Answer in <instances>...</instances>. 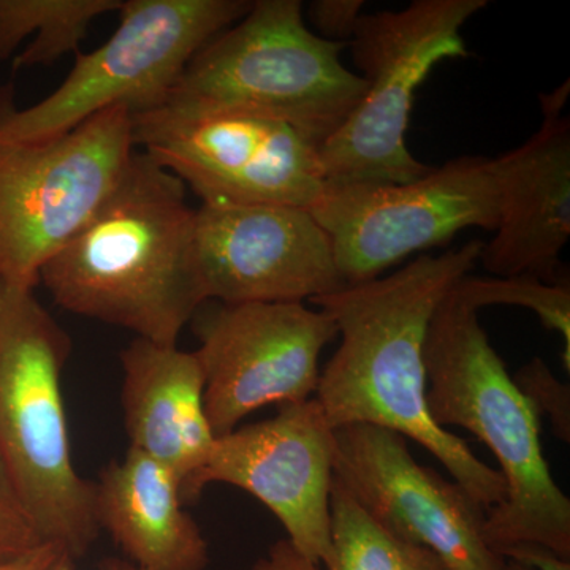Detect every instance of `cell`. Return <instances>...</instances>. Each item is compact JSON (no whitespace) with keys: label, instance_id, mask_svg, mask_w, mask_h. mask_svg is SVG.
<instances>
[{"label":"cell","instance_id":"6da1fadb","mask_svg":"<svg viewBox=\"0 0 570 570\" xmlns=\"http://www.w3.org/2000/svg\"><path fill=\"white\" fill-rule=\"evenodd\" d=\"M483 242L420 255L389 276L348 284L313 305L335 321L341 344L321 371L316 400L333 430L387 428L419 442L483 509L504 504L508 487L456 434L431 419L425 343L434 311L479 264Z\"/></svg>","mask_w":570,"mask_h":570},{"label":"cell","instance_id":"7a4b0ae2","mask_svg":"<svg viewBox=\"0 0 570 570\" xmlns=\"http://www.w3.org/2000/svg\"><path fill=\"white\" fill-rule=\"evenodd\" d=\"M195 213L186 186L137 149L99 208L41 268L39 284L71 314L178 344L205 305Z\"/></svg>","mask_w":570,"mask_h":570},{"label":"cell","instance_id":"3957f363","mask_svg":"<svg viewBox=\"0 0 570 570\" xmlns=\"http://www.w3.org/2000/svg\"><path fill=\"white\" fill-rule=\"evenodd\" d=\"M460 281L428 328V411L442 430L460 426L474 434L498 460L508 499L487 512L483 538L490 549L538 543L570 560V499L543 455L542 417L491 346L480 309Z\"/></svg>","mask_w":570,"mask_h":570},{"label":"cell","instance_id":"277c9868","mask_svg":"<svg viewBox=\"0 0 570 570\" xmlns=\"http://www.w3.org/2000/svg\"><path fill=\"white\" fill-rule=\"evenodd\" d=\"M70 341L33 288L0 281V461L43 542L82 557L100 534L96 487L71 456L62 371Z\"/></svg>","mask_w":570,"mask_h":570},{"label":"cell","instance_id":"5b68a950","mask_svg":"<svg viewBox=\"0 0 570 570\" xmlns=\"http://www.w3.org/2000/svg\"><path fill=\"white\" fill-rule=\"evenodd\" d=\"M344 48L311 31L299 0H257L194 56L165 102L266 116L321 149L366 91Z\"/></svg>","mask_w":570,"mask_h":570},{"label":"cell","instance_id":"8992f818","mask_svg":"<svg viewBox=\"0 0 570 570\" xmlns=\"http://www.w3.org/2000/svg\"><path fill=\"white\" fill-rule=\"evenodd\" d=\"M489 0H414L363 14L348 41L365 96L318 149L325 186L406 184L431 167L409 151L415 92L439 62L468 58L463 26Z\"/></svg>","mask_w":570,"mask_h":570},{"label":"cell","instance_id":"52a82bcc","mask_svg":"<svg viewBox=\"0 0 570 570\" xmlns=\"http://www.w3.org/2000/svg\"><path fill=\"white\" fill-rule=\"evenodd\" d=\"M250 7V0H122L110 39L78 52L50 96L18 110L11 94L0 92V138L48 140L118 105L132 115L160 107L194 56Z\"/></svg>","mask_w":570,"mask_h":570},{"label":"cell","instance_id":"ba28073f","mask_svg":"<svg viewBox=\"0 0 570 570\" xmlns=\"http://www.w3.org/2000/svg\"><path fill=\"white\" fill-rule=\"evenodd\" d=\"M135 151L132 112L122 105L48 140L0 138V281L36 288Z\"/></svg>","mask_w":570,"mask_h":570},{"label":"cell","instance_id":"9c48e42d","mask_svg":"<svg viewBox=\"0 0 570 570\" xmlns=\"http://www.w3.org/2000/svg\"><path fill=\"white\" fill-rule=\"evenodd\" d=\"M138 151L189 186L202 205L313 209L325 190L321 154L288 124L254 112L165 102L134 112Z\"/></svg>","mask_w":570,"mask_h":570},{"label":"cell","instance_id":"30bf717a","mask_svg":"<svg viewBox=\"0 0 570 570\" xmlns=\"http://www.w3.org/2000/svg\"><path fill=\"white\" fill-rule=\"evenodd\" d=\"M499 204L498 157L460 156L412 183L325 186L311 213L348 285L376 279L464 228L494 232Z\"/></svg>","mask_w":570,"mask_h":570},{"label":"cell","instance_id":"8fae6325","mask_svg":"<svg viewBox=\"0 0 570 570\" xmlns=\"http://www.w3.org/2000/svg\"><path fill=\"white\" fill-rule=\"evenodd\" d=\"M193 324L216 439L258 409L314 397L322 351L337 336L335 321L305 303L208 302Z\"/></svg>","mask_w":570,"mask_h":570},{"label":"cell","instance_id":"7c38bea8","mask_svg":"<svg viewBox=\"0 0 570 570\" xmlns=\"http://www.w3.org/2000/svg\"><path fill=\"white\" fill-rule=\"evenodd\" d=\"M335 430L316 397L277 407L275 417L217 438L187 502L213 483L246 491L283 524L296 551L328 569Z\"/></svg>","mask_w":570,"mask_h":570},{"label":"cell","instance_id":"4fadbf2b","mask_svg":"<svg viewBox=\"0 0 570 570\" xmlns=\"http://www.w3.org/2000/svg\"><path fill=\"white\" fill-rule=\"evenodd\" d=\"M335 480L397 539L438 554L450 570H508L483 538L487 512L455 480L412 456L407 439L374 425L335 430Z\"/></svg>","mask_w":570,"mask_h":570},{"label":"cell","instance_id":"5bb4252c","mask_svg":"<svg viewBox=\"0 0 570 570\" xmlns=\"http://www.w3.org/2000/svg\"><path fill=\"white\" fill-rule=\"evenodd\" d=\"M195 264L205 303H305L346 287L309 209L200 205Z\"/></svg>","mask_w":570,"mask_h":570},{"label":"cell","instance_id":"9a60e30c","mask_svg":"<svg viewBox=\"0 0 570 570\" xmlns=\"http://www.w3.org/2000/svg\"><path fill=\"white\" fill-rule=\"evenodd\" d=\"M569 81L540 94L542 122L523 145L498 156L499 204L494 236L479 264L494 277L530 276L570 284L561 253L570 238Z\"/></svg>","mask_w":570,"mask_h":570},{"label":"cell","instance_id":"2e32d148","mask_svg":"<svg viewBox=\"0 0 570 570\" xmlns=\"http://www.w3.org/2000/svg\"><path fill=\"white\" fill-rule=\"evenodd\" d=\"M122 409L129 449L164 464L181 482L187 504L212 455L205 379L195 352L135 337L121 355Z\"/></svg>","mask_w":570,"mask_h":570},{"label":"cell","instance_id":"e0dca14e","mask_svg":"<svg viewBox=\"0 0 570 570\" xmlns=\"http://www.w3.org/2000/svg\"><path fill=\"white\" fill-rule=\"evenodd\" d=\"M96 487V519L142 570H205L208 542L184 505L170 469L137 450L104 469Z\"/></svg>","mask_w":570,"mask_h":570},{"label":"cell","instance_id":"ac0fdd59","mask_svg":"<svg viewBox=\"0 0 570 570\" xmlns=\"http://www.w3.org/2000/svg\"><path fill=\"white\" fill-rule=\"evenodd\" d=\"M121 6L122 0H0V62L28 37L31 43L14 56L17 70L77 56L92 22Z\"/></svg>","mask_w":570,"mask_h":570},{"label":"cell","instance_id":"d6986e66","mask_svg":"<svg viewBox=\"0 0 570 570\" xmlns=\"http://www.w3.org/2000/svg\"><path fill=\"white\" fill-rule=\"evenodd\" d=\"M330 512L333 561L326 570H450L433 551L384 530L336 480Z\"/></svg>","mask_w":570,"mask_h":570},{"label":"cell","instance_id":"ffe728a7","mask_svg":"<svg viewBox=\"0 0 570 570\" xmlns=\"http://www.w3.org/2000/svg\"><path fill=\"white\" fill-rule=\"evenodd\" d=\"M461 291L479 309L504 305L527 307L540 322L564 341L562 365L570 367V284H547L530 276L479 277L468 275L460 281Z\"/></svg>","mask_w":570,"mask_h":570},{"label":"cell","instance_id":"44dd1931","mask_svg":"<svg viewBox=\"0 0 570 570\" xmlns=\"http://www.w3.org/2000/svg\"><path fill=\"white\" fill-rule=\"evenodd\" d=\"M517 387L531 401L540 417L551 420L560 441L570 442V389L554 377L542 358H532L513 376Z\"/></svg>","mask_w":570,"mask_h":570},{"label":"cell","instance_id":"7402d4cb","mask_svg":"<svg viewBox=\"0 0 570 570\" xmlns=\"http://www.w3.org/2000/svg\"><path fill=\"white\" fill-rule=\"evenodd\" d=\"M41 542L43 540L0 461V562L18 557Z\"/></svg>","mask_w":570,"mask_h":570},{"label":"cell","instance_id":"603a6c76","mask_svg":"<svg viewBox=\"0 0 570 570\" xmlns=\"http://www.w3.org/2000/svg\"><path fill=\"white\" fill-rule=\"evenodd\" d=\"M363 9V0H314L307 7L305 20L322 39L348 45L365 14Z\"/></svg>","mask_w":570,"mask_h":570},{"label":"cell","instance_id":"cb8c5ba5","mask_svg":"<svg viewBox=\"0 0 570 570\" xmlns=\"http://www.w3.org/2000/svg\"><path fill=\"white\" fill-rule=\"evenodd\" d=\"M497 554L504 560L528 566L532 570H570V560L538 543H515L498 550Z\"/></svg>","mask_w":570,"mask_h":570},{"label":"cell","instance_id":"d4e9b609","mask_svg":"<svg viewBox=\"0 0 570 570\" xmlns=\"http://www.w3.org/2000/svg\"><path fill=\"white\" fill-rule=\"evenodd\" d=\"M253 570H321V566L307 560L283 539L269 547L268 553L255 562Z\"/></svg>","mask_w":570,"mask_h":570},{"label":"cell","instance_id":"484cf974","mask_svg":"<svg viewBox=\"0 0 570 570\" xmlns=\"http://www.w3.org/2000/svg\"><path fill=\"white\" fill-rule=\"evenodd\" d=\"M62 554H67L61 547L50 542H41L33 549L0 562V570H50Z\"/></svg>","mask_w":570,"mask_h":570},{"label":"cell","instance_id":"4316f807","mask_svg":"<svg viewBox=\"0 0 570 570\" xmlns=\"http://www.w3.org/2000/svg\"><path fill=\"white\" fill-rule=\"evenodd\" d=\"M73 558L69 554H62L55 564L51 566L50 570H75ZM105 570H142L138 566L132 564L130 561H111L108 562Z\"/></svg>","mask_w":570,"mask_h":570},{"label":"cell","instance_id":"83f0119b","mask_svg":"<svg viewBox=\"0 0 570 570\" xmlns=\"http://www.w3.org/2000/svg\"><path fill=\"white\" fill-rule=\"evenodd\" d=\"M508 570H532L531 568H528V566L520 564V562L515 561H508Z\"/></svg>","mask_w":570,"mask_h":570}]
</instances>
